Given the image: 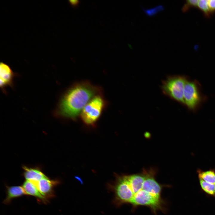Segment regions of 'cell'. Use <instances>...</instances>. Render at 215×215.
Returning <instances> with one entry per match:
<instances>
[{
  "instance_id": "9a60e30c",
  "label": "cell",
  "mask_w": 215,
  "mask_h": 215,
  "mask_svg": "<svg viewBox=\"0 0 215 215\" xmlns=\"http://www.w3.org/2000/svg\"><path fill=\"white\" fill-rule=\"evenodd\" d=\"M198 1L199 0H188L186 1L185 3L182 8V11L185 12L190 7L197 6Z\"/></svg>"
},
{
  "instance_id": "52a82bcc",
  "label": "cell",
  "mask_w": 215,
  "mask_h": 215,
  "mask_svg": "<svg viewBox=\"0 0 215 215\" xmlns=\"http://www.w3.org/2000/svg\"><path fill=\"white\" fill-rule=\"evenodd\" d=\"M0 73L1 88L4 90L7 86H12L15 74L10 66L3 62H1Z\"/></svg>"
},
{
  "instance_id": "7a4b0ae2",
  "label": "cell",
  "mask_w": 215,
  "mask_h": 215,
  "mask_svg": "<svg viewBox=\"0 0 215 215\" xmlns=\"http://www.w3.org/2000/svg\"><path fill=\"white\" fill-rule=\"evenodd\" d=\"M102 93V88L84 81L73 84L63 94L56 110L57 116L76 119L88 102L95 96Z\"/></svg>"
},
{
  "instance_id": "277c9868",
  "label": "cell",
  "mask_w": 215,
  "mask_h": 215,
  "mask_svg": "<svg viewBox=\"0 0 215 215\" xmlns=\"http://www.w3.org/2000/svg\"><path fill=\"white\" fill-rule=\"evenodd\" d=\"M187 79L179 75L169 76L163 81L161 86L163 93L172 99L184 104V87Z\"/></svg>"
},
{
  "instance_id": "7c38bea8",
  "label": "cell",
  "mask_w": 215,
  "mask_h": 215,
  "mask_svg": "<svg viewBox=\"0 0 215 215\" xmlns=\"http://www.w3.org/2000/svg\"><path fill=\"white\" fill-rule=\"evenodd\" d=\"M201 187L203 190L206 193L212 195H215V184L206 182L199 179Z\"/></svg>"
},
{
  "instance_id": "5b68a950",
  "label": "cell",
  "mask_w": 215,
  "mask_h": 215,
  "mask_svg": "<svg viewBox=\"0 0 215 215\" xmlns=\"http://www.w3.org/2000/svg\"><path fill=\"white\" fill-rule=\"evenodd\" d=\"M201 99L198 83L196 81H189L187 79L184 89V104L189 109L194 110L199 105Z\"/></svg>"
},
{
  "instance_id": "8992f818",
  "label": "cell",
  "mask_w": 215,
  "mask_h": 215,
  "mask_svg": "<svg viewBox=\"0 0 215 215\" xmlns=\"http://www.w3.org/2000/svg\"><path fill=\"white\" fill-rule=\"evenodd\" d=\"M59 182L46 176L35 183L41 193L47 199L53 196V188L59 184Z\"/></svg>"
},
{
  "instance_id": "8fae6325",
  "label": "cell",
  "mask_w": 215,
  "mask_h": 215,
  "mask_svg": "<svg viewBox=\"0 0 215 215\" xmlns=\"http://www.w3.org/2000/svg\"><path fill=\"white\" fill-rule=\"evenodd\" d=\"M197 172L199 179L209 183L215 184V169H209L205 171L199 169Z\"/></svg>"
},
{
  "instance_id": "ba28073f",
  "label": "cell",
  "mask_w": 215,
  "mask_h": 215,
  "mask_svg": "<svg viewBox=\"0 0 215 215\" xmlns=\"http://www.w3.org/2000/svg\"><path fill=\"white\" fill-rule=\"evenodd\" d=\"M23 176L27 180L36 183L46 176L41 169L37 167H30L25 166L22 167Z\"/></svg>"
},
{
  "instance_id": "e0dca14e",
  "label": "cell",
  "mask_w": 215,
  "mask_h": 215,
  "mask_svg": "<svg viewBox=\"0 0 215 215\" xmlns=\"http://www.w3.org/2000/svg\"><path fill=\"white\" fill-rule=\"evenodd\" d=\"M68 2L73 7L76 6L79 3V1L78 0H70L68 1Z\"/></svg>"
},
{
  "instance_id": "4fadbf2b",
  "label": "cell",
  "mask_w": 215,
  "mask_h": 215,
  "mask_svg": "<svg viewBox=\"0 0 215 215\" xmlns=\"http://www.w3.org/2000/svg\"><path fill=\"white\" fill-rule=\"evenodd\" d=\"M197 6L206 16H208L210 15L211 12L208 6V0H199Z\"/></svg>"
},
{
  "instance_id": "5bb4252c",
  "label": "cell",
  "mask_w": 215,
  "mask_h": 215,
  "mask_svg": "<svg viewBox=\"0 0 215 215\" xmlns=\"http://www.w3.org/2000/svg\"><path fill=\"white\" fill-rule=\"evenodd\" d=\"M142 9L147 15L149 16H152L163 10L164 7L162 5H159L148 9H145L143 8Z\"/></svg>"
},
{
  "instance_id": "3957f363",
  "label": "cell",
  "mask_w": 215,
  "mask_h": 215,
  "mask_svg": "<svg viewBox=\"0 0 215 215\" xmlns=\"http://www.w3.org/2000/svg\"><path fill=\"white\" fill-rule=\"evenodd\" d=\"M107 104L102 93L95 96L88 102L81 112L80 116L82 121L87 125H94Z\"/></svg>"
},
{
  "instance_id": "9c48e42d",
  "label": "cell",
  "mask_w": 215,
  "mask_h": 215,
  "mask_svg": "<svg viewBox=\"0 0 215 215\" xmlns=\"http://www.w3.org/2000/svg\"><path fill=\"white\" fill-rule=\"evenodd\" d=\"M26 195L33 196L39 201L44 203L47 201V199L43 196L38 190L35 183L26 180L22 186Z\"/></svg>"
},
{
  "instance_id": "6da1fadb",
  "label": "cell",
  "mask_w": 215,
  "mask_h": 215,
  "mask_svg": "<svg viewBox=\"0 0 215 215\" xmlns=\"http://www.w3.org/2000/svg\"><path fill=\"white\" fill-rule=\"evenodd\" d=\"M157 172L150 168L137 173L117 176L111 186L116 203L129 204L134 208L146 206L155 214L158 211H165V203L161 196L163 186L156 180Z\"/></svg>"
},
{
  "instance_id": "30bf717a",
  "label": "cell",
  "mask_w": 215,
  "mask_h": 215,
  "mask_svg": "<svg viewBox=\"0 0 215 215\" xmlns=\"http://www.w3.org/2000/svg\"><path fill=\"white\" fill-rule=\"evenodd\" d=\"M7 196L4 203L7 204L13 199L26 195L22 186H14L6 187Z\"/></svg>"
},
{
  "instance_id": "2e32d148",
  "label": "cell",
  "mask_w": 215,
  "mask_h": 215,
  "mask_svg": "<svg viewBox=\"0 0 215 215\" xmlns=\"http://www.w3.org/2000/svg\"><path fill=\"white\" fill-rule=\"evenodd\" d=\"M208 4L211 13L215 11V0H208Z\"/></svg>"
}]
</instances>
